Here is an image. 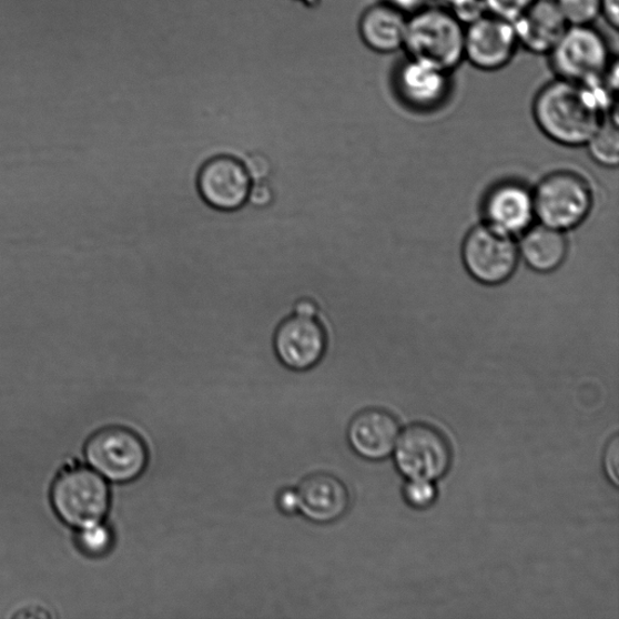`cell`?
Segmentation results:
<instances>
[{
	"label": "cell",
	"mask_w": 619,
	"mask_h": 619,
	"mask_svg": "<svg viewBox=\"0 0 619 619\" xmlns=\"http://www.w3.org/2000/svg\"><path fill=\"white\" fill-rule=\"evenodd\" d=\"M488 224L514 235L528 231L532 222L534 196L518 183H504L494 187L484 203Z\"/></svg>",
	"instance_id": "2e32d148"
},
{
	"label": "cell",
	"mask_w": 619,
	"mask_h": 619,
	"mask_svg": "<svg viewBox=\"0 0 619 619\" xmlns=\"http://www.w3.org/2000/svg\"><path fill=\"white\" fill-rule=\"evenodd\" d=\"M607 110L593 89L559 78L544 87L534 102L538 126L549 139L572 146L588 143Z\"/></svg>",
	"instance_id": "6da1fadb"
},
{
	"label": "cell",
	"mask_w": 619,
	"mask_h": 619,
	"mask_svg": "<svg viewBox=\"0 0 619 619\" xmlns=\"http://www.w3.org/2000/svg\"><path fill=\"white\" fill-rule=\"evenodd\" d=\"M272 345L282 366L306 372L326 356L328 335L317 318L290 315L276 326Z\"/></svg>",
	"instance_id": "9c48e42d"
},
{
	"label": "cell",
	"mask_w": 619,
	"mask_h": 619,
	"mask_svg": "<svg viewBox=\"0 0 619 619\" xmlns=\"http://www.w3.org/2000/svg\"><path fill=\"white\" fill-rule=\"evenodd\" d=\"M300 514L318 524L339 520L349 507V494L345 484L328 474L310 475L297 489Z\"/></svg>",
	"instance_id": "9a60e30c"
},
{
	"label": "cell",
	"mask_w": 619,
	"mask_h": 619,
	"mask_svg": "<svg viewBox=\"0 0 619 619\" xmlns=\"http://www.w3.org/2000/svg\"><path fill=\"white\" fill-rule=\"evenodd\" d=\"M277 506L282 514H300V499L297 490H282L277 496Z\"/></svg>",
	"instance_id": "4316f807"
},
{
	"label": "cell",
	"mask_w": 619,
	"mask_h": 619,
	"mask_svg": "<svg viewBox=\"0 0 619 619\" xmlns=\"http://www.w3.org/2000/svg\"><path fill=\"white\" fill-rule=\"evenodd\" d=\"M589 153L602 166L615 168L619 163L618 121H602L597 132L588 141Z\"/></svg>",
	"instance_id": "d6986e66"
},
{
	"label": "cell",
	"mask_w": 619,
	"mask_h": 619,
	"mask_svg": "<svg viewBox=\"0 0 619 619\" xmlns=\"http://www.w3.org/2000/svg\"><path fill=\"white\" fill-rule=\"evenodd\" d=\"M382 2L392 6L409 18L413 13L430 6L433 0H382Z\"/></svg>",
	"instance_id": "83f0119b"
},
{
	"label": "cell",
	"mask_w": 619,
	"mask_h": 619,
	"mask_svg": "<svg viewBox=\"0 0 619 619\" xmlns=\"http://www.w3.org/2000/svg\"><path fill=\"white\" fill-rule=\"evenodd\" d=\"M536 0H484L487 13L510 22H515Z\"/></svg>",
	"instance_id": "603a6c76"
},
{
	"label": "cell",
	"mask_w": 619,
	"mask_h": 619,
	"mask_svg": "<svg viewBox=\"0 0 619 619\" xmlns=\"http://www.w3.org/2000/svg\"><path fill=\"white\" fill-rule=\"evenodd\" d=\"M408 17L384 2L361 13L357 33L361 42L373 52L395 53L405 47Z\"/></svg>",
	"instance_id": "e0dca14e"
},
{
	"label": "cell",
	"mask_w": 619,
	"mask_h": 619,
	"mask_svg": "<svg viewBox=\"0 0 619 619\" xmlns=\"http://www.w3.org/2000/svg\"><path fill=\"white\" fill-rule=\"evenodd\" d=\"M88 461L103 478L114 483L138 479L148 464L144 442L125 427H106L87 444Z\"/></svg>",
	"instance_id": "8992f818"
},
{
	"label": "cell",
	"mask_w": 619,
	"mask_h": 619,
	"mask_svg": "<svg viewBox=\"0 0 619 619\" xmlns=\"http://www.w3.org/2000/svg\"><path fill=\"white\" fill-rule=\"evenodd\" d=\"M51 500L63 521L84 529L102 522L111 506V491L97 470L74 467L58 477Z\"/></svg>",
	"instance_id": "277c9868"
},
{
	"label": "cell",
	"mask_w": 619,
	"mask_h": 619,
	"mask_svg": "<svg viewBox=\"0 0 619 619\" xmlns=\"http://www.w3.org/2000/svg\"><path fill=\"white\" fill-rule=\"evenodd\" d=\"M603 469L615 487L619 483V437L615 436L603 453Z\"/></svg>",
	"instance_id": "d4e9b609"
},
{
	"label": "cell",
	"mask_w": 619,
	"mask_h": 619,
	"mask_svg": "<svg viewBox=\"0 0 619 619\" xmlns=\"http://www.w3.org/2000/svg\"><path fill=\"white\" fill-rule=\"evenodd\" d=\"M395 463L403 477L434 483L446 476L450 469V444L433 426L412 425L398 437Z\"/></svg>",
	"instance_id": "52a82bcc"
},
{
	"label": "cell",
	"mask_w": 619,
	"mask_h": 619,
	"mask_svg": "<svg viewBox=\"0 0 619 619\" xmlns=\"http://www.w3.org/2000/svg\"><path fill=\"white\" fill-rule=\"evenodd\" d=\"M465 24L438 6H428L408 18L407 58L453 73L465 61Z\"/></svg>",
	"instance_id": "7a4b0ae2"
},
{
	"label": "cell",
	"mask_w": 619,
	"mask_h": 619,
	"mask_svg": "<svg viewBox=\"0 0 619 619\" xmlns=\"http://www.w3.org/2000/svg\"><path fill=\"white\" fill-rule=\"evenodd\" d=\"M407 504L417 509L433 506L437 499V490L430 481L409 480L405 488Z\"/></svg>",
	"instance_id": "cb8c5ba5"
},
{
	"label": "cell",
	"mask_w": 619,
	"mask_h": 619,
	"mask_svg": "<svg viewBox=\"0 0 619 619\" xmlns=\"http://www.w3.org/2000/svg\"><path fill=\"white\" fill-rule=\"evenodd\" d=\"M252 180L233 155H213L200 166L196 190L204 203L217 211L233 212L247 204Z\"/></svg>",
	"instance_id": "30bf717a"
},
{
	"label": "cell",
	"mask_w": 619,
	"mask_h": 619,
	"mask_svg": "<svg viewBox=\"0 0 619 619\" xmlns=\"http://www.w3.org/2000/svg\"><path fill=\"white\" fill-rule=\"evenodd\" d=\"M275 194L271 183L267 181L252 183L248 201L253 207L263 209L272 205Z\"/></svg>",
	"instance_id": "484cf974"
},
{
	"label": "cell",
	"mask_w": 619,
	"mask_h": 619,
	"mask_svg": "<svg viewBox=\"0 0 619 619\" xmlns=\"http://www.w3.org/2000/svg\"><path fill=\"white\" fill-rule=\"evenodd\" d=\"M518 48L514 22L484 13L465 27V61L479 71L504 70Z\"/></svg>",
	"instance_id": "8fae6325"
},
{
	"label": "cell",
	"mask_w": 619,
	"mask_h": 619,
	"mask_svg": "<svg viewBox=\"0 0 619 619\" xmlns=\"http://www.w3.org/2000/svg\"><path fill=\"white\" fill-rule=\"evenodd\" d=\"M463 257L467 272L480 284L496 286L515 274L519 248L513 235L487 224L467 235Z\"/></svg>",
	"instance_id": "ba28073f"
},
{
	"label": "cell",
	"mask_w": 619,
	"mask_h": 619,
	"mask_svg": "<svg viewBox=\"0 0 619 619\" xmlns=\"http://www.w3.org/2000/svg\"><path fill=\"white\" fill-rule=\"evenodd\" d=\"M451 74L434 64L407 58L395 71L394 87L399 100L413 110L434 111L450 95Z\"/></svg>",
	"instance_id": "7c38bea8"
},
{
	"label": "cell",
	"mask_w": 619,
	"mask_h": 619,
	"mask_svg": "<svg viewBox=\"0 0 619 619\" xmlns=\"http://www.w3.org/2000/svg\"><path fill=\"white\" fill-rule=\"evenodd\" d=\"M514 26L519 47L535 55H548L569 29L556 0H536Z\"/></svg>",
	"instance_id": "5bb4252c"
},
{
	"label": "cell",
	"mask_w": 619,
	"mask_h": 619,
	"mask_svg": "<svg viewBox=\"0 0 619 619\" xmlns=\"http://www.w3.org/2000/svg\"><path fill=\"white\" fill-rule=\"evenodd\" d=\"M78 541L87 554L92 556L104 555L113 545V535L102 522L80 529Z\"/></svg>",
	"instance_id": "44dd1931"
},
{
	"label": "cell",
	"mask_w": 619,
	"mask_h": 619,
	"mask_svg": "<svg viewBox=\"0 0 619 619\" xmlns=\"http://www.w3.org/2000/svg\"><path fill=\"white\" fill-rule=\"evenodd\" d=\"M399 435L396 417L376 408L358 413L347 427L349 447L368 461L387 459L393 454Z\"/></svg>",
	"instance_id": "4fadbf2b"
},
{
	"label": "cell",
	"mask_w": 619,
	"mask_h": 619,
	"mask_svg": "<svg viewBox=\"0 0 619 619\" xmlns=\"http://www.w3.org/2000/svg\"><path fill=\"white\" fill-rule=\"evenodd\" d=\"M547 57L557 78L582 85L599 82L616 58L608 40L591 26H569Z\"/></svg>",
	"instance_id": "3957f363"
},
{
	"label": "cell",
	"mask_w": 619,
	"mask_h": 619,
	"mask_svg": "<svg viewBox=\"0 0 619 619\" xmlns=\"http://www.w3.org/2000/svg\"><path fill=\"white\" fill-rule=\"evenodd\" d=\"M519 251L532 271L551 273L567 258L568 241L557 229L545 224L536 225L525 232Z\"/></svg>",
	"instance_id": "ac0fdd59"
},
{
	"label": "cell",
	"mask_w": 619,
	"mask_h": 619,
	"mask_svg": "<svg viewBox=\"0 0 619 619\" xmlns=\"http://www.w3.org/2000/svg\"><path fill=\"white\" fill-rule=\"evenodd\" d=\"M436 2L465 26L487 13L484 0H436Z\"/></svg>",
	"instance_id": "7402d4cb"
},
{
	"label": "cell",
	"mask_w": 619,
	"mask_h": 619,
	"mask_svg": "<svg viewBox=\"0 0 619 619\" xmlns=\"http://www.w3.org/2000/svg\"><path fill=\"white\" fill-rule=\"evenodd\" d=\"M532 196L537 219L560 232L580 225L591 209L588 183L572 172L550 174Z\"/></svg>",
	"instance_id": "5b68a950"
},
{
	"label": "cell",
	"mask_w": 619,
	"mask_h": 619,
	"mask_svg": "<svg viewBox=\"0 0 619 619\" xmlns=\"http://www.w3.org/2000/svg\"><path fill=\"white\" fill-rule=\"evenodd\" d=\"M569 26H591L600 17V0H556Z\"/></svg>",
	"instance_id": "ffe728a7"
},
{
	"label": "cell",
	"mask_w": 619,
	"mask_h": 619,
	"mask_svg": "<svg viewBox=\"0 0 619 619\" xmlns=\"http://www.w3.org/2000/svg\"><path fill=\"white\" fill-rule=\"evenodd\" d=\"M601 17L617 31L619 27V0H600Z\"/></svg>",
	"instance_id": "f1b7e54d"
}]
</instances>
